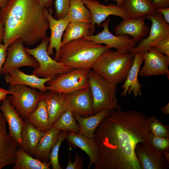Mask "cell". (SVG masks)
<instances>
[{"label":"cell","instance_id":"obj_29","mask_svg":"<svg viewBox=\"0 0 169 169\" xmlns=\"http://www.w3.org/2000/svg\"><path fill=\"white\" fill-rule=\"evenodd\" d=\"M49 162H43L34 158L25 152L19 146L16 153V159L13 169H49Z\"/></svg>","mask_w":169,"mask_h":169},{"label":"cell","instance_id":"obj_47","mask_svg":"<svg viewBox=\"0 0 169 169\" xmlns=\"http://www.w3.org/2000/svg\"><path fill=\"white\" fill-rule=\"evenodd\" d=\"M162 154L166 160L169 163V152H163Z\"/></svg>","mask_w":169,"mask_h":169},{"label":"cell","instance_id":"obj_27","mask_svg":"<svg viewBox=\"0 0 169 169\" xmlns=\"http://www.w3.org/2000/svg\"><path fill=\"white\" fill-rule=\"evenodd\" d=\"M152 0H123L122 6L127 11L129 18L135 19L156 12Z\"/></svg>","mask_w":169,"mask_h":169},{"label":"cell","instance_id":"obj_4","mask_svg":"<svg viewBox=\"0 0 169 169\" xmlns=\"http://www.w3.org/2000/svg\"><path fill=\"white\" fill-rule=\"evenodd\" d=\"M134 55L110 50L100 56L92 69L109 82L118 84L126 79Z\"/></svg>","mask_w":169,"mask_h":169},{"label":"cell","instance_id":"obj_12","mask_svg":"<svg viewBox=\"0 0 169 169\" xmlns=\"http://www.w3.org/2000/svg\"><path fill=\"white\" fill-rule=\"evenodd\" d=\"M144 61L138 75L141 77L169 75V57L158 51L153 47L141 53Z\"/></svg>","mask_w":169,"mask_h":169},{"label":"cell","instance_id":"obj_21","mask_svg":"<svg viewBox=\"0 0 169 169\" xmlns=\"http://www.w3.org/2000/svg\"><path fill=\"white\" fill-rule=\"evenodd\" d=\"M143 61L141 53H135L132 65L125 82L122 86L121 96L125 97L127 94L130 95L131 93L135 98L142 95L141 88L142 85L138 81V76Z\"/></svg>","mask_w":169,"mask_h":169},{"label":"cell","instance_id":"obj_25","mask_svg":"<svg viewBox=\"0 0 169 169\" xmlns=\"http://www.w3.org/2000/svg\"><path fill=\"white\" fill-rule=\"evenodd\" d=\"M60 131L52 127L44 133L36 147L34 156L41 161L48 162L51 150L57 141Z\"/></svg>","mask_w":169,"mask_h":169},{"label":"cell","instance_id":"obj_5","mask_svg":"<svg viewBox=\"0 0 169 169\" xmlns=\"http://www.w3.org/2000/svg\"><path fill=\"white\" fill-rule=\"evenodd\" d=\"M88 79L93 97V115L103 110H121L116 96L117 84L104 79L93 69Z\"/></svg>","mask_w":169,"mask_h":169},{"label":"cell","instance_id":"obj_44","mask_svg":"<svg viewBox=\"0 0 169 169\" xmlns=\"http://www.w3.org/2000/svg\"><path fill=\"white\" fill-rule=\"evenodd\" d=\"M4 34V25L0 19V43L3 41Z\"/></svg>","mask_w":169,"mask_h":169},{"label":"cell","instance_id":"obj_28","mask_svg":"<svg viewBox=\"0 0 169 169\" xmlns=\"http://www.w3.org/2000/svg\"><path fill=\"white\" fill-rule=\"evenodd\" d=\"M26 119L38 130L44 133L52 127L49 122L44 98L38 102L35 109L29 114Z\"/></svg>","mask_w":169,"mask_h":169},{"label":"cell","instance_id":"obj_6","mask_svg":"<svg viewBox=\"0 0 169 169\" xmlns=\"http://www.w3.org/2000/svg\"><path fill=\"white\" fill-rule=\"evenodd\" d=\"M49 37L46 36L36 48L24 47L25 50L35 58L39 64L31 74L42 78L51 79L59 74L68 72L73 68L53 59L48 54L47 49L49 43Z\"/></svg>","mask_w":169,"mask_h":169},{"label":"cell","instance_id":"obj_20","mask_svg":"<svg viewBox=\"0 0 169 169\" xmlns=\"http://www.w3.org/2000/svg\"><path fill=\"white\" fill-rule=\"evenodd\" d=\"M4 79L10 87L18 84L23 85L37 89L45 93L47 91L45 84L51 79L41 78L34 75L27 74L17 69L4 75Z\"/></svg>","mask_w":169,"mask_h":169},{"label":"cell","instance_id":"obj_13","mask_svg":"<svg viewBox=\"0 0 169 169\" xmlns=\"http://www.w3.org/2000/svg\"><path fill=\"white\" fill-rule=\"evenodd\" d=\"M82 1L91 13V35H93L95 31V24L100 27L101 23L110 15L116 16L123 19L129 18L127 11L122 6L113 4L105 5L95 0H82Z\"/></svg>","mask_w":169,"mask_h":169},{"label":"cell","instance_id":"obj_40","mask_svg":"<svg viewBox=\"0 0 169 169\" xmlns=\"http://www.w3.org/2000/svg\"><path fill=\"white\" fill-rule=\"evenodd\" d=\"M152 3L156 9L169 8V0H152Z\"/></svg>","mask_w":169,"mask_h":169},{"label":"cell","instance_id":"obj_8","mask_svg":"<svg viewBox=\"0 0 169 169\" xmlns=\"http://www.w3.org/2000/svg\"><path fill=\"white\" fill-rule=\"evenodd\" d=\"M88 71L73 69L66 73L57 75L46 83L47 90L69 93L89 87Z\"/></svg>","mask_w":169,"mask_h":169},{"label":"cell","instance_id":"obj_24","mask_svg":"<svg viewBox=\"0 0 169 169\" xmlns=\"http://www.w3.org/2000/svg\"><path fill=\"white\" fill-rule=\"evenodd\" d=\"M44 133L37 129L26 119L24 120L21 133L22 145L20 146L29 155L34 156L36 147Z\"/></svg>","mask_w":169,"mask_h":169},{"label":"cell","instance_id":"obj_18","mask_svg":"<svg viewBox=\"0 0 169 169\" xmlns=\"http://www.w3.org/2000/svg\"><path fill=\"white\" fill-rule=\"evenodd\" d=\"M145 16L135 19H123L116 26L115 33L116 35H130L136 44L139 43L149 33V28L145 22Z\"/></svg>","mask_w":169,"mask_h":169},{"label":"cell","instance_id":"obj_17","mask_svg":"<svg viewBox=\"0 0 169 169\" xmlns=\"http://www.w3.org/2000/svg\"><path fill=\"white\" fill-rule=\"evenodd\" d=\"M51 10L49 11L45 8L44 13L47 18L51 31L49 43L47 49L48 54L50 56L54 54V49L55 50L54 59L57 61L58 56L61 47L62 37L68 24L70 22L66 15L64 18L56 19L52 15Z\"/></svg>","mask_w":169,"mask_h":169},{"label":"cell","instance_id":"obj_33","mask_svg":"<svg viewBox=\"0 0 169 169\" xmlns=\"http://www.w3.org/2000/svg\"><path fill=\"white\" fill-rule=\"evenodd\" d=\"M146 125L148 131L155 136L169 138V126L162 123L155 115L147 118Z\"/></svg>","mask_w":169,"mask_h":169},{"label":"cell","instance_id":"obj_11","mask_svg":"<svg viewBox=\"0 0 169 169\" xmlns=\"http://www.w3.org/2000/svg\"><path fill=\"white\" fill-rule=\"evenodd\" d=\"M145 18L151 22L149 34L132 49L131 52L135 54L147 51L161 40L169 36V24L166 21L161 13L156 12L146 15Z\"/></svg>","mask_w":169,"mask_h":169},{"label":"cell","instance_id":"obj_46","mask_svg":"<svg viewBox=\"0 0 169 169\" xmlns=\"http://www.w3.org/2000/svg\"><path fill=\"white\" fill-rule=\"evenodd\" d=\"M10 0H0V9L5 6Z\"/></svg>","mask_w":169,"mask_h":169},{"label":"cell","instance_id":"obj_31","mask_svg":"<svg viewBox=\"0 0 169 169\" xmlns=\"http://www.w3.org/2000/svg\"><path fill=\"white\" fill-rule=\"evenodd\" d=\"M67 16L70 22L91 23V13L82 0H70Z\"/></svg>","mask_w":169,"mask_h":169},{"label":"cell","instance_id":"obj_19","mask_svg":"<svg viewBox=\"0 0 169 169\" xmlns=\"http://www.w3.org/2000/svg\"><path fill=\"white\" fill-rule=\"evenodd\" d=\"M0 110L8 123V134L11 138L19 146L22 145L21 133L24 120L18 115L7 97L2 101Z\"/></svg>","mask_w":169,"mask_h":169},{"label":"cell","instance_id":"obj_15","mask_svg":"<svg viewBox=\"0 0 169 169\" xmlns=\"http://www.w3.org/2000/svg\"><path fill=\"white\" fill-rule=\"evenodd\" d=\"M135 152L142 169H168L169 163L162 153L150 142H141L135 147Z\"/></svg>","mask_w":169,"mask_h":169},{"label":"cell","instance_id":"obj_38","mask_svg":"<svg viewBox=\"0 0 169 169\" xmlns=\"http://www.w3.org/2000/svg\"><path fill=\"white\" fill-rule=\"evenodd\" d=\"M75 159L73 162L72 163L70 156L69 158L68 164L65 169H82L83 168V162L82 158L78 155L76 153L75 156Z\"/></svg>","mask_w":169,"mask_h":169},{"label":"cell","instance_id":"obj_2","mask_svg":"<svg viewBox=\"0 0 169 169\" xmlns=\"http://www.w3.org/2000/svg\"><path fill=\"white\" fill-rule=\"evenodd\" d=\"M44 8L37 0H10L0 9L4 29L3 44L9 46L20 38L24 44L31 46L41 41L49 28Z\"/></svg>","mask_w":169,"mask_h":169},{"label":"cell","instance_id":"obj_37","mask_svg":"<svg viewBox=\"0 0 169 169\" xmlns=\"http://www.w3.org/2000/svg\"><path fill=\"white\" fill-rule=\"evenodd\" d=\"M153 47L159 52L169 57V36L163 38Z\"/></svg>","mask_w":169,"mask_h":169},{"label":"cell","instance_id":"obj_3","mask_svg":"<svg viewBox=\"0 0 169 169\" xmlns=\"http://www.w3.org/2000/svg\"><path fill=\"white\" fill-rule=\"evenodd\" d=\"M110 49L84 38L76 39L61 46L57 61L73 69L89 70L100 56Z\"/></svg>","mask_w":169,"mask_h":169},{"label":"cell","instance_id":"obj_35","mask_svg":"<svg viewBox=\"0 0 169 169\" xmlns=\"http://www.w3.org/2000/svg\"><path fill=\"white\" fill-rule=\"evenodd\" d=\"M149 139L151 146L159 151L169 152V138L157 136L149 132Z\"/></svg>","mask_w":169,"mask_h":169},{"label":"cell","instance_id":"obj_10","mask_svg":"<svg viewBox=\"0 0 169 169\" xmlns=\"http://www.w3.org/2000/svg\"><path fill=\"white\" fill-rule=\"evenodd\" d=\"M23 66L36 69L38 67L39 64L34 57L25 50L22 40L18 38L8 47L6 59L1 74L6 75Z\"/></svg>","mask_w":169,"mask_h":169},{"label":"cell","instance_id":"obj_23","mask_svg":"<svg viewBox=\"0 0 169 169\" xmlns=\"http://www.w3.org/2000/svg\"><path fill=\"white\" fill-rule=\"evenodd\" d=\"M111 110H103L87 117H83L78 114L73 113L79 128L78 133L90 138H94V133L102 120L110 115Z\"/></svg>","mask_w":169,"mask_h":169},{"label":"cell","instance_id":"obj_41","mask_svg":"<svg viewBox=\"0 0 169 169\" xmlns=\"http://www.w3.org/2000/svg\"><path fill=\"white\" fill-rule=\"evenodd\" d=\"M156 12L161 13L166 21L169 24V8L157 9Z\"/></svg>","mask_w":169,"mask_h":169},{"label":"cell","instance_id":"obj_14","mask_svg":"<svg viewBox=\"0 0 169 169\" xmlns=\"http://www.w3.org/2000/svg\"><path fill=\"white\" fill-rule=\"evenodd\" d=\"M66 110L83 117L93 115V97L90 87L69 93H62Z\"/></svg>","mask_w":169,"mask_h":169},{"label":"cell","instance_id":"obj_34","mask_svg":"<svg viewBox=\"0 0 169 169\" xmlns=\"http://www.w3.org/2000/svg\"><path fill=\"white\" fill-rule=\"evenodd\" d=\"M67 131H61L60 132L58 139L52 148L49 155L50 165L53 169H62L60 166L58 160V153L60 146L62 142L66 139Z\"/></svg>","mask_w":169,"mask_h":169},{"label":"cell","instance_id":"obj_22","mask_svg":"<svg viewBox=\"0 0 169 169\" xmlns=\"http://www.w3.org/2000/svg\"><path fill=\"white\" fill-rule=\"evenodd\" d=\"M66 139L69 146L80 148L88 156L90 160L89 169L90 168L93 164L97 163L99 157L98 149L94 138H90L78 133L69 132Z\"/></svg>","mask_w":169,"mask_h":169},{"label":"cell","instance_id":"obj_42","mask_svg":"<svg viewBox=\"0 0 169 169\" xmlns=\"http://www.w3.org/2000/svg\"><path fill=\"white\" fill-rule=\"evenodd\" d=\"M40 5L43 8H50L54 4V0H37Z\"/></svg>","mask_w":169,"mask_h":169},{"label":"cell","instance_id":"obj_1","mask_svg":"<svg viewBox=\"0 0 169 169\" xmlns=\"http://www.w3.org/2000/svg\"><path fill=\"white\" fill-rule=\"evenodd\" d=\"M147 118L132 110H112L94 133L99 157L94 169H142L135 149L138 143L150 142Z\"/></svg>","mask_w":169,"mask_h":169},{"label":"cell","instance_id":"obj_43","mask_svg":"<svg viewBox=\"0 0 169 169\" xmlns=\"http://www.w3.org/2000/svg\"><path fill=\"white\" fill-rule=\"evenodd\" d=\"M8 94H9L8 90L0 87V105L1 101L7 97Z\"/></svg>","mask_w":169,"mask_h":169},{"label":"cell","instance_id":"obj_26","mask_svg":"<svg viewBox=\"0 0 169 169\" xmlns=\"http://www.w3.org/2000/svg\"><path fill=\"white\" fill-rule=\"evenodd\" d=\"M44 94L49 121L52 126L62 113L66 110V103L62 93L47 91Z\"/></svg>","mask_w":169,"mask_h":169},{"label":"cell","instance_id":"obj_9","mask_svg":"<svg viewBox=\"0 0 169 169\" xmlns=\"http://www.w3.org/2000/svg\"><path fill=\"white\" fill-rule=\"evenodd\" d=\"M110 22L109 18L106 19L100 26L103 28V30L95 35H88L83 38L92 41L95 43L104 44L108 47L114 48L116 51L122 54H127L136 46V43L128 35H114L109 29Z\"/></svg>","mask_w":169,"mask_h":169},{"label":"cell","instance_id":"obj_48","mask_svg":"<svg viewBox=\"0 0 169 169\" xmlns=\"http://www.w3.org/2000/svg\"><path fill=\"white\" fill-rule=\"evenodd\" d=\"M108 1V0H105ZM116 2L117 5L119 6H122L123 0H114Z\"/></svg>","mask_w":169,"mask_h":169},{"label":"cell","instance_id":"obj_30","mask_svg":"<svg viewBox=\"0 0 169 169\" xmlns=\"http://www.w3.org/2000/svg\"><path fill=\"white\" fill-rule=\"evenodd\" d=\"M91 23L70 22L63 35L61 46L74 40L91 35Z\"/></svg>","mask_w":169,"mask_h":169},{"label":"cell","instance_id":"obj_32","mask_svg":"<svg viewBox=\"0 0 169 169\" xmlns=\"http://www.w3.org/2000/svg\"><path fill=\"white\" fill-rule=\"evenodd\" d=\"M52 126L59 131L78 133L79 128L71 111L66 110L53 125Z\"/></svg>","mask_w":169,"mask_h":169},{"label":"cell","instance_id":"obj_36","mask_svg":"<svg viewBox=\"0 0 169 169\" xmlns=\"http://www.w3.org/2000/svg\"><path fill=\"white\" fill-rule=\"evenodd\" d=\"M70 2V0H55L54 3L55 19H62L67 15Z\"/></svg>","mask_w":169,"mask_h":169},{"label":"cell","instance_id":"obj_39","mask_svg":"<svg viewBox=\"0 0 169 169\" xmlns=\"http://www.w3.org/2000/svg\"><path fill=\"white\" fill-rule=\"evenodd\" d=\"M8 45L0 43V75L2 69L4 64L7 56V49Z\"/></svg>","mask_w":169,"mask_h":169},{"label":"cell","instance_id":"obj_16","mask_svg":"<svg viewBox=\"0 0 169 169\" xmlns=\"http://www.w3.org/2000/svg\"><path fill=\"white\" fill-rule=\"evenodd\" d=\"M7 123L3 113L0 112V169L14 164L19 146L9 135Z\"/></svg>","mask_w":169,"mask_h":169},{"label":"cell","instance_id":"obj_45","mask_svg":"<svg viewBox=\"0 0 169 169\" xmlns=\"http://www.w3.org/2000/svg\"><path fill=\"white\" fill-rule=\"evenodd\" d=\"M160 110L165 115L168 114H169V103H168L166 105L162 107Z\"/></svg>","mask_w":169,"mask_h":169},{"label":"cell","instance_id":"obj_7","mask_svg":"<svg viewBox=\"0 0 169 169\" xmlns=\"http://www.w3.org/2000/svg\"><path fill=\"white\" fill-rule=\"evenodd\" d=\"M7 97L19 116L26 119L36 108L38 102L45 98L44 93L38 92L28 86L18 84L10 87Z\"/></svg>","mask_w":169,"mask_h":169}]
</instances>
